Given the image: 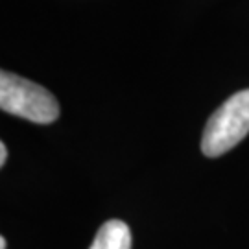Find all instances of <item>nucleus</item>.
<instances>
[{
    "instance_id": "nucleus-4",
    "label": "nucleus",
    "mask_w": 249,
    "mask_h": 249,
    "mask_svg": "<svg viewBox=\"0 0 249 249\" xmlns=\"http://www.w3.org/2000/svg\"><path fill=\"white\" fill-rule=\"evenodd\" d=\"M6 160H8V148H6V144L4 142H0V164L4 166Z\"/></svg>"
},
{
    "instance_id": "nucleus-3",
    "label": "nucleus",
    "mask_w": 249,
    "mask_h": 249,
    "mask_svg": "<svg viewBox=\"0 0 249 249\" xmlns=\"http://www.w3.org/2000/svg\"><path fill=\"white\" fill-rule=\"evenodd\" d=\"M89 249H131V231L122 220H109L98 229Z\"/></svg>"
},
{
    "instance_id": "nucleus-5",
    "label": "nucleus",
    "mask_w": 249,
    "mask_h": 249,
    "mask_svg": "<svg viewBox=\"0 0 249 249\" xmlns=\"http://www.w3.org/2000/svg\"><path fill=\"white\" fill-rule=\"evenodd\" d=\"M0 249H6V238H0Z\"/></svg>"
},
{
    "instance_id": "nucleus-2",
    "label": "nucleus",
    "mask_w": 249,
    "mask_h": 249,
    "mask_svg": "<svg viewBox=\"0 0 249 249\" xmlns=\"http://www.w3.org/2000/svg\"><path fill=\"white\" fill-rule=\"evenodd\" d=\"M249 133V89L227 98L205 125L201 151L207 157H220Z\"/></svg>"
},
{
    "instance_id": "nucleus-1",
    "label": "nucleus",
    "mask_w": 249,
    "mask_h": 249,
    "mask_svg": "<svg viewBox=\"0 0 249 249\" xmlns=\"http://www.w3.org/2000/svg\"><path fill=\"white\" fill-rule=\"evenodd\" d=\"M0 107L36 124H52L59 116V104L45 87L8 71L0 72Z\"/></svg>"
}]
</instances>
